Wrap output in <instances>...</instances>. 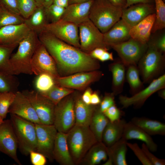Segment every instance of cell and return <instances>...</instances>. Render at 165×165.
Here are the masks:
<instances>
[{
    "label": "cell",
    "instance_id": "8992f818",
    "mask_svg": "<svg viewBox=\"0 0 165 165\" xmlns=\"http://www.w3.org/2000/svg\"><path fill=\"white\" fill-rule=\"evenodd\" d=\"M10 116L21 152L27 155L30 151H36L37 138L35 123L16 115L10 114Z\"/></svg>",
    "mask_w": 165,
    "mask_h": 165
},
{
    "label": "cell",
    "instance_id": "c3c4849f",
    "mask_svg": "<svg viewBox=\"0 0 165 165\" xmlns=\"http://www.w3.org/2000/svg\"><path fill=\"white\" fill-rule=\"evenodd\" d=\"M0 4L9 11L20 15L17 0H0Z\"/></svg>",
    "mask_w": 165,
    "mask_h": 165
},
{
    "label": "cell",
    "instance_id": "ba28073f",
    "mask_svg": "<svg viewBox=\"0 0 165 165\" xmlns=\"http://www.w3.org/2000/svg\"><path fill=\"white\" fill-rule=\"evenodd\" d=\"M80 49L89 53L98 47L107 46L104 43L103 33L88 19L78 25Z\"/></svg>",
    "mask_w": 165,
    "mask_h": 165
},
{
    "label": "cell",
    "instance_id": "b9f144b4",
    "mask_svg": "<svg viewBox=\"0 0 165 165\" xmlns=\"http://www.w3.org/2000/svg\"><path fill=\"white\" fill-rule=\"evenodd\" d=\"M46 8L49 22L53 23L61 19L65 8L53 3Z\"/></svg>",
    "mask_w": 165,
    "mask_h": 165
},
{
    "label": "cell",
    "instance_id": "7402d4cb",
    "mask_svg": "<svg viewBox=\"0 0 165 165\" xmlns=\"http://www.w3.org/2000/svg\"><path fill=\"white\" fill-rule=\"evenodd\" d=\"M67 133L58 132L54 145V160L61 165H74L67 142Z\"/></svg>",
    "mask_w": 165,
    "mask_h": 165
},
{
    "label": "cell",
    "instance_id": "8fae6325",
    "mask_svg": "<svg viewBox=\"0 0 165 165\" xmlns=\"http://www.w3.org/2000/svg\"><path fill=\"white\" fill-rule=\"evenodd\" d=\"M43 30L66 43L80 48L78 26L75 24L60 20L55 23L48 24Z\"/></svg>",
    "mask_w": 165,
    "mask_h": 165
},
{
    "label": "cell",
    "instance_id": "2e32d148",
    "mask_svg": "<svg viewBox=\"0 0 165 165\" xmlns=\"http://www.w3.org/2000/svg\"><path fill=\"white\" fill-rule=\"evenodd\" d=\"M18 144L10 120H4L0 126V151L7 155L19 165L17 155Z\"/></svg>",
    "mask_w": 165,
    "mask_h": 165
},
{
    "label": "cell",
    "instance_id": "681fc988",
    "mask_svg": "<svg viewBox=\"0 0 165 165\" xmlns=\"http://www.w3.org/2000/svg\"><path fill=\"white\" fill-rule=\"evenodd\" d=\"M161 52L164 54L165 52V34L163 33L158 38L153 40H149Z\"/></svg>",
    "mask_w": 165,
    "mask_h": 165
},
{
    "label": "cell",
    "instance_id": "83f0119b",
    "mask_svg": "<svg viewBox=\"0 0 165 165\" xmlns=\"http://www.w3.org/2000/svg\"><path fill=\"white\" fill-rule=\"evenodd\" d=\"M110 70L112 75L113 93L115 95L123 91L126 79V67L120 59L111 64Z\"/></svg>",
    "mask_w": 165,
    "mask_h": 165
},
{
    "label": "cell",
    "instance_id": "74e56055",
    "mask_svg": "<svg viewBox=\"0 0 165 165\" xmlns=\"http://www.w3.org/2000/svg\"><path fill=\"white\" fill-rule=\"evenodd\" d=\"M16 47L0 45V72L12 75L9 60Z\"/></svg>",
    "mask_w": 165,
    "mask_h": 165
},
{
    "label": "cell",
    "instance_id": "4dcf8cb0",
    "mask_svg": "<svg viewBox=\"0 0 165 165\" xmlns=\"http://www.w3.org/2000/svg\"><path fill=\"white\" fill-rule=\"evenodd\" d=\"M127 142L121 138L112 146L108 147V157L112 160L113 165H127L126 159Z\"/></svg>",
    "mask_w": 165,
    "mask_h": 165
},
{
    "label": "cell",
    "instance_id": "1f68e13d",
    "mask_svg": "<svg viewBox=\"0 0 165 165\" xmlns=\"http://www.w3.org/2000/svg\"><path fill=\"white\" fill-rule=\"evenodd\" d=\"M109 120L99 108L95 110L89 127L98 142L102 141L103 131Z\"/></svg>",
    "mask_w": 165,
    "mask_h": 165
},
{
    "label": "cell",
    "instance_id": "ee69618b",
    "mask_svg": "<svg viewBox=\"0 0 165 165\" xmlns=\"http://www.w3.org/2000/svg\"><path fill=\"white\" fill-rule=\"evenodd\" d=\"M109 121L112 122L121 119L123 112L115 104L103 112Z\"/></svg>",
    "mask_w": 165,
    "mask_h": 165
},
{
    "label": "cell",
    "instance_id": "d590c367",
    "mask_svg": "<svg viewBox=\"0 0 165 165\" xmlns=\"http://www.w3.org/2000/svg\"><path fill=\"white\" fill-rule=\"evenodd\" d=\"M24 20L20 15L9 11L0 4V28L8 25L24 24Z\"/></svg>",
    "mask_w": 165,
    "mask_h": 165
},
{
    "label": "cell",
    "instance_id": "d6986e66",
    "mask_svg": "<svg viewBox=\"0 0 165 165\" xmlns=\"http://www.w3.org/2000/svg\"><path fill=\"white\" fill-rule=\"evenodd\" d=\"M31 30L24 23L2 27L0 28V45L16 47Z\"/></svg>",
    "mask_w": 165,
    "mask_h": 165
},
{
    "label": "cell",
    "instance_id": "e7e4bbea",
    "mask_svg": "<svg viewBox=\"0 0 165 165\" xmlns=\"http://www.w3.org/2000/svg\"><path fill=\"white\" fill-rule=\"evenodd\" d=\"M164 0V1L165 0Z\"/></svg>",
    "mask_w": 165,
    "mask_h": 165
},
{
    "label": "cell",
    "instance_id": "6125c7cd",
    "mask_svg": "<svg viewBox=\"0 0 165 165\" xmlns=\"http://www.w3.org/2000/svg\"><path fill=\"white\" fill-rule=\"evenodd\" d=\"M38 6H44V0H34Z\"/></svg>",
    "mask_w": 165,
    "mask_h": 165
},
{
    "label": "cell",
    "instance_id": "30bf717a",
    "mask_svg": "<svg viewBox=\"0 0 165 165\" xmlns=\"http://www.w3.org/2000/svg\"><path fill=\"white\" fill-rule=\"evenodd\" d=\"M22 92L30 101L41 123L53 124L56 105L36 90H25Z\"/></svg>",
    "mask_w": 165,
    "mask_h": 165
},
{
    "label": "cell",
    "instance_id": "7bdbcfd3",
    "mask_svg": "<svg viewBox=\"0 0 165 165\" xmlns=\"http://www.w3.org/2000/svg\"><path fill=\"white\" fill-rule=\"evenodd\" d=\"M127 147L133 152L138 159L143 165H152L148 160L142 149L136 143H131L127 142Z\"/></svg>",
    "mask_w": 165,
    "mask_h": 165
},
{
    "label": "cell",
    "instance_id": "f6af8a7d",
    "mask_svg": "<svg viewBox=\"0 0 165 165\" xmlns=\"http://www.w3.org/2000/svg\"><path fill=\"white\" fill-rule=\"evenodd\" d=\"M141 148L152 165H165V160L159 158L152 154L144 143L142 145Z\"/></svg>",
    "mask_w": 165,
    "mask_h": 165
},
{
    "label": "cell",
    "instance_id": "d4e9b609",
    "mask_svg": "<svg viewBox=\"0 0 165 165\" xmlns=\"http://www.w3.org/2000/svg\"><path fill=\"white\" fill-rule=\"evenodd\" d=\"M126 123L123 119L112 122L109 121L102 136V141L106 146H112L122 138Z\"/></svg>",
    "mask_w": 165,
    "mask_h": 165
},
{
    "label": "cell",
    "instance_id": "680465c9",
    "mask_svg": "<svg viewBox=\"0 0 165 165\" xmlns=\"http://www.w3.org/2000/svg\"><path fill=\"white\" fill-rule=\"evenodd\" d=\"M158 94L159 96L162 98L165 99V89L163 88L159 90L158 91Z\"/></svg>",
    "mask_w": 165,
    "mask_h": 165
},
{
    "label": "cell",
    "instance_id": "11a10c76",
    "mask_svg": "<svg viewBox=\"0 0 165 165\" xmlns=\"http://www.w3.org/2000/svg\"><path fill=\"white\" fill-rule=\"evenodd\" d=\"M104 62L108 61H113L114 58L112 53H110L108 50L106 51L98 60Z\"/></svg>",
    "mask_w": 165,
    "mask_h": 165
},
{
    "label": "cell",
    "instance_id": "60d3db41",
    "mask_svg": "<svg viewBox=\"0 0 165 165\" xmlns=\"http://www.w3.org/2000/svg\"><path fill=\"white\" fill-rule=\"evenodd\" d=\"M20 15L26 19L28 17L38 6L34 0H17Z\"/></svg>",
    "mask_w": 165,
    "mask_h": 165
},
{
    "label": "cell",
    "instance_id": "9f6ffc18",
    "mask_svg": "<svg viewBox=\"0 0 165 165\" xmlns=\"http://www.w3.org/2000/svg\"><path fill=\"white\" fill-rule=\"evenodd\" d=\"M113 5L116 7L124 8L126 4V0H108Z\"/></svg>",
    "mask_w": 165,
    "mask_h": 165
},
{
    "label": "cell",
    "instance_id": "e575fe53",
    "mask_svg": "<svg viewBox=\"0 0 165 165\" xmlns=\"http://www.w3.org/2000/svg\"><path fill=\"white\" fill-rule=\"evenodd\" d=\"M74 91L55 84L48 91L40 93L53 103L55 105L64 98L73 93Z\"/></svg>",
    "mask_w": 165,
    "mask_h": 165
},
{
    "label": "cell",
    "instance_id": "d6a6232c",
    "mask_svg": "<svg viewBox=\"0 0 165 165\" xmlns=\"http://www.w3.org/2000/svg\"><path fill=\"white\" fill-rule=\"evenodd\" d=\"M140 73L137 65H130L126 67V78L130 87L132 95L144 88L140 78Z\"/></svg>",
    "mask_w": 165,
    "mask_h": 165
},
{
    "label": "cell",
    "instance_id": "4316f807",
    "mask_svg": "<svg viewBox=\"0 0 165 165\" xmlns=\"http://www.w3.org/2000/svg\"><path fill=\"white\" fill-rule=\"evenodd\" d=\"M96 108L94 105H87L82 101L81 97L75 99L74 110L75 124L89 126L94 113Z\"/></svg>",
    "mask_w": 165,
    "mask_h": 165
},
{
    "label": "cell",
    "instance_id": "6da1fadb",
    "mask_svg": "<svg viewBox=\"0 0 165 165\" xmlns=\"http://www.w3.org/2000/svg\"><path fill=\"white\" fill-rule=\"evenodd\" d=\"M37 34L40 42L54 60L58 73L71 74L96 70L99 68L98 62L89 53L45 30Z\"/></svg>",
    "mask_w": 165,
    "mask_h": 165
},
{
    "label": "cell",
    "instance_id": "603a6c76",
    "mask_svg": "<svg viewBox=\"0 0 165 165\" xmlns=\"http://www.w3.org/2000/svg\"><path fill=\"white\" fill-rule=\"evenodd\" d=\"M122 138L127 141L131 139L140 140L144 142L151 152H155L157 149V145L151 136L131 121L126 122Z\"/></svg>",
    "mask_w": 165,
    "mask_h": 165
},
{
    "label": "cell",
    "instance_id": "ac0fdd59",
    "mask_svg": "<svg viewBox=\"0 0 165 165\" xmlns=\"http://www.w3.org/2000/svg\"><path fill=\"white\" fill-rule=\"evenodd\" d=\"M154 13L155 8L153 3H138L123 9L121 19L131 28Z\"/></svg>",
    "mask_w": 165,
    "mask_h": 165
},
{
    "label": "cell",
    "instance_id": "db71d44e",
    "mask_svg": "<svg viewBox=\"0 0 165 165\" xmlns=\"http://www.w3.org/2000/svg\"><path fill=\"white\" fill-rule=\"evenodd\" d=\"M101 101V98L97 92L92 93L90 98V105L95 106L100 104Z\"/></svg>",
    "mask_w": 165,
    "mask_h": 165
},
{
    "label": "cell",
    "instance_id": "f5cc1de1",
    "mask_svg": "<svg viewBox=\"0 0 165 165\" xmlns=\"http://www.w3.org/2000/svg\"><path fill=\"white\" fill-rule=\"evenodd\" d=\"M92 93L91 90L87 89L81 97L82 101L87 105H90V98Z\"/></svg>",
    "mask_w": 165,
    "mask_h": 165
},
{
    "label": "cell",
    "instance_id": "6f0895ef",
    "mask_svg": "<svg viewBox=\"0 0 165 165\" xmlns=\"http://www.w3.org/2000/svg\"><path fill=\"white\" fill-rule=\"evenodd\" d=\"M69 0H54L53 4L66 8L69 5Z\"/></svg>",
    "mask_w": 165,
    "mask_h": 165
},
{
    "label": "cell",
    "instance_id": "816d5d0a",
    "mask_svg": "<svg viewBox=\"0 0 165 165\" xmlns=\"http://www.w3.org/2000/svg\"><path fill=\"white\" fill-rule=\"evenodd\" d=\"M126 4L124 8L134 4L140 3H153L154 0H126Z\"/></svg>",
    "mask_w": 165,
    "mask_h": 165
},
{
    "label": "cell",
    "instance_id": "7c38bea8",
    "mask_svg": "<svg viewBox=\"0 0 165 165\" xmlns=\"http://www.w3.org/2000/svg\"><path fill=\"white\" fill-rule=\"evenodd\" d=\"M165 87V74H163L153 79L147 87L131 97L120 95L119 97V102L123 108H127L133 105L136 108H139L152 94Z\"/></svg>",
    "mask_w": 165,
    "mask_h": 165
},
{
    "label": "cell",
    "instance_id": "f1b7e54d",
    "mask_svg": "<svg viewBox=\"0 0 165 165\" xmlns=\"http://www.w3.org/2000/svg\"><path fill=\"white\" fill-rule=\"evenodd\" d=\"M131 121L150 135H165V124L144 117H135Z\"/></svg>",
    "mask_w": 165,
    "mask_h": 165
},
{
    "label": "cell",
    "instance_id": "836d02e7",
    "mask_svg": "<svg viewBox=\"0 0 165 165\" xmlns=\"http://www.w3.org/2000/svg\"><path fill=\"white\" fill-rule=\"evenodd\" d=\"M155 3V19L152 33L165 28V4L163 0H154Z\"/></svg>",
    "mask_w": 165,
    "mask_h": 165
},
{
    "label": "cell",
    "instance_id": "f35d334b",
    "mask_svg": "<svg viewBox=\"0 0 165 165\" xmlns=\"http://www.w3.org/2000/svg\"><path fill=\"white\" fill-rule=\"evenodd\" d=\"M34 85L36 90L40 93L49 91L55 84L54 78L47 73H42L37 75Z\"/></svg>",
    "mask_w": 165,
    "mask_h": 165
},
{
    "label": "cell",
    "instance_id": "9c48e42d",
    "mask_svg": "<svg viewBox=\"0 0 165 165\" xmlns=\"http://www.w3.org/2000/svg\"><path fill=\"white\" fill-rule=\"evenodd\" d=\"M110 47L117 53L120 59L126 67L137 65L146 51L147 43H143L132 38L123 42L111 45Z\"/></svg>",
    "mask_w": 165,
    "mask_h": 165
},
{
    "label": "cell",
    "instance_id": "ab89813d",
    "mask_svg": "<svg viewBox=\"0 0 165 165\" xmlns=\"http://www.w3.org/2000/svg\"><path fill=\"white\" fill-rule=\"evenodd\" d=\"M15 97V93L0 92V117L4 119Z\"/></svg>",
    "mask_w": 165,
    "mask_h": 165
},
{
    "label": "cell",
    "instance_id": "ffe728a7",
    "mask_svg": "<svg viewBox=\"0 0 165 165\" xmlns=\"http://www.w3.org/2000/svg\"><path fill=\"white\" fill-rule=\"evenodd\" d=\"M94 0L69 5L65 8L60 20L77 25L89 19L90 9Z\"/></svg>",
    "mask_w": 165,
    "mask_h": 165
},
{
    "label": "cell",
    "instance_id": "f907efd6",
    "mask_svg": "<svg viewBox=\"0 0 165 165\" xmlns=\"http://www.w3.org/2000/svg\"><path fill=\"white\" fill-rule=\"evenodd\" d=\"M106 50H108V47H98L93 50L90 52L89 54L93 58L98 60Z\"/></svg>",
    "mask_w": 165,
    "mask_h": 165
},
{
    "label": "cell",
    "instance_id": "7dc6e473",
    "mask_svg": "<svg viewBox=\"0 0 165 165\" xmlns=\"http://www.w3.org/2000/svg\"><path fill=\"white\" fill-rule=\"evenodd\" d=\"M29 154L31 163L33 165H45L46 162V157L42 153L35 151H31Z\"/></svg>",
    "mask_w": 165,
    "mask_h": 165
},
{
    "label": "cell",
    "instance_id": "8d00e7d4",
    "mask_svg": "<svg viewBox=\"0 0 165 165\" xmlns=\"http://www.w3.org/2000/svg\"><path fill=\"white\" fill-rule=\"evenodd\" d=\"M19 82L15 75L0 72V92L16 93L18 91Z\"/></svg>",
    "mask_w": 165,
    "mask_h": 165
},
{
    "label": "cell",
    "instance_id": "e0dca14e",
    "mask_svg": "<svg viewBox=\"0 0 165 165\" xmlns=\"http://www.w3.org/2000/svg\"><path fill=\"white\" fill-rule=\"evenodd\" d=\"M8 113L17 115L35 123H41L30 101L22 92L15 93Z\"/></svg>",
    "mask_w": 165,
    "mask_h": 165
},
{
    "label": "cell",
    "instance_id": "7a4b0ae2",
    "mask_svg": "<svg viewBox=\"0 0 165 165\" xmlns=\"http://www.w3.org/2000/svg\"><path fill=\"white\" fill-rule=\"evenodd\" d=\"M40 43L37 33L32 30L20 42L16 51L12 54L9 60L13 75L33 74L31 61L35 51Z\"/></svg>",
    "mask_w": 165,
    "mask_h": 165
},
{
    "label": "cell",
    "instance_id": "5bb4252c",
    "mask_svg": "<svg viewBox=\"0 0 165 165\" xmlns=\"http://www.w3.org/2000/svg\"><path fill=\"white\" fill-rule=\"evenodd\" d=\"M31 66L33 74L36 75L47 73L54 79L59 76L54 60L41 42L33 55Z\"/></svg>",
    "mask_w": 165,
    "mask_h": 165
},
{
    "label": "cell",
    "instance_id": "484cf974",
    "mask_svg": "<svg viewBox=\"0 0 165 165\" xmlns=\"http://www.w3.org/2000/svg\"><path fill=\"white\" fill-rule=\"evenodd\" d=\"M108 157V147L102 141H98L88 151L80 164L98 165L102 161H105Z\"/></svg>",
    "mask_w": 165,
    "mask_h": 165
},
{
    "label": "cell",
    "instance_id": "9a60e30c",
    "mask_svg": "<svg viewBox=\"0 0 165 165\" xmlns=\"http://www.w3.org/2000/svg\"><path fill=\"white\" fill-rule=\"evenodd\" d=\"M103 75L100 71L94 70L78 72L54 79L55 84L69 89H82L92 82L98 80Z\"/></svg>",
    "mask_w": 165,
    "mask_h": 165
},
{
    "label": "cell",
    "instance_id": "f546056e",
    "mask_svg": "<svg viewBox=\"0 0 165 165\" xmlns=\"http://www.w3.org/2000/svg\"><path fill=\"white\" fill-rule=\"evenodd\" d=\"M49 23L46 7L41 6H38L28 17L25 19L24 23L31 30L38 33Z\"/></svg>",
    "mask_w": 165,
    "mask_h": 165
},
{
    "label": "cell",
    "instance_id": "44dd1931",
    "mask_svg": "<svg viewBox=\"0 0 165 165\" xmlns=\"http://www.w3.org/2000/svg\"><path fill=\"white\" fill-rule=\"evenodd\" d=\"M131 27L120 19L108 31L103 33L104 41L108 47L112 45L125 42L131 38Z\"/></svg>",
    "mask_w": 165,
    "mask_h": 165
},
{
    "label": "cell",
    "instance_id": "be15d7a7",
    "mask_svg": "<svg viewBox=\"0 0 165 165\" xmlns=\"http://www.w3.org/2000/svg\"><path fill=\"white\" fill-rule=\"evenodd\" d=\"M4 121L3 119L1 117H0V126H1L2 124L3 123Z\"/></svg>",
    "mask_w": 165,
    "mask_h": 165
},
{
    "label": "cell",
    "instance_id": "3957f363",
    "mask_svg": "<svg viewBox=\"0 0 165 165\" xmlns=\"http://www.w3.org/2000/svg\"><path fill=\"white\" fill-rule=\"evenodd\" d=\"M67 140L75 165L80 164L88 151L98 142L89 126L76 124L67 133Z\"/></svg>",
    "mask_w": 165,
    "mask_h": 165
},
{
    "label": "cell",
    "instance_id": "91938a15",
    "mask_svg": "<svg viewBox=\"0 0 165 165\" xmlns=\"http://www.w3.org/2000/svg\"><path fill=\"white\" fill-rule=\"evenodd\" d=\"M90 0H69V5L85 2Z\"/></svg>",
    "mask_w": 165,
    "mask_h": 165
},
{
    "label": "cell",
    "instance_id": "277c9868",
    "mask_svg": "<svg viewBox=\"0 0 165 165\" xmlns=\"http://www.w3.org/2000/svg\"><path fill=\"white\" fill-rule=\"evenodd\" d=\"M122 9L113 5L108 0H94L89 19L104 33L121 18Z\"/></svg>",
    "mask_w": 165,
    "mask_h": 165
},
{
    "label": "cell",
    "instance_id": "94428289",
    "mask_svg": "<svg viewBox=\"0 0 165 165\" xmlns=\"http://www.w3.org/2000/svg\"><path fill=\"white\" fill-rule=\"evenodd\" d=\"M54 0H44V6L48 7L53 3Z\"/></svg>",
    "mask_w": 165,
    "mask_h": 165
},
{
    "label": "cell",
    "instance_id": "5b68a950",
    "mask_svg": "<svg viewBox=\"0 0 165 165\" xmlns=\"http://www.w3.org/2000/svg\"><path fill=\"white\" fill-rule=\"evenodd\" d=\"M148 45L147 49L137 65L144 83H149L163 74L165 67L164 53L150 41Z\"/></svg>",
    "mask_w": 165,
    "mask_h": 165
},
{
    "label": "cell",
    "instance_id": "52a82bcc",
    "mask_svg": "<svg viewBox=\"0 0 165 165\" xmlns=\"http://www.w3.org/2000/svg\"><path fill=\"white\" fill-rule=\"evenodd\" d=\"M75 99L67 96L55 105L53 125L58 132L67 133L75 124Z\"/></svg>",
    "mask_w": 165,
    "mask_h": 165
},
{
    "label": "cell",
    "instance_id": "cb8c5ba5",
    "mask_svg": "<svg viewBox=\"0 0 165 165\" xmlns=\"http://www.w3.org/2000/svg\"><path fill=\"white\" fill-rule=\"evenodd\" d=\"M155 19V13L151 14L131 27L130 31L131 38L142 43H147L150 40Z\"/></svg>",
    "mask_w": 165,
    "mask_h": 165
},
{
    "label": "cell",
    "instance_id": "4fadbf2b",
    "mask_svg": "<svg viewBox=\"0 0 165 165\" xmlns=\"http://www.w3.org/2000/svg\"><path fill=\"white\" fill-rule=\"evenodd\" d=\"M37 138L36 151L43 155L50 161L54 160L53 150L58 132L53 124L35 123Z\"/></svg>",
    "mask_w": 165,
    "mask_h": 165
},
{
    "label": "cell",
    "instance_id": "bcb514c9",
    "mask_svg": "<svg viewBox=\"0 0 165 165\" xmlns=\"http://www.w3.org/2000/svg\"><path fill=\"white\" fill-rule=\"evenodd\" d=\"M114 94L113 93L107 94L100 104L99 110L104 112L106 109L115 104Z\"/></svg>",
    "mask_w": 165,
    "mask_h": 165
}]
</instances>
